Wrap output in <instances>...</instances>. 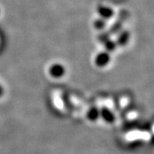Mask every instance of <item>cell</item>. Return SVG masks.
I'll return each instance as SVG.
<instances>
[{
    "label": "cell",
    "instance_id": "1",
    "mask_svg": "<svg viewBox=\"0 0 154 154\" xmlns=\"http://www.w3.org/2000/svg\"><path fill=\"white\" fill-rule=\"evenodd\" d=\"M66 67L61 63H53L49 66L48 69V73L50 77L55 79H60L66 74Z\"/></svg>",
    "mask_w": 154,
    "mask_h": 154
},
{
    "label": "cell",
    "instance_id": "6",
    "mask_svg": "<svg viewBox=\"0 0 154 154\" xmlns=\"http://www.w3.org/2000/svg\"><path fill=\"white\" fill-rule=\"evenodd\" d=\"M129 39H130V33L128 31H122L120 35L117 37L116 42L117 44V46H124V45H127Z\"/></svg>",
    "mask_w": 154,
    "mask_h": 154
},
{
    "label": "cell",
    "instance_id": "8",
    "mask_svg": "<svg viewBox=\"0 0 154 154\" xmlns=\"http://www.w3.org/2000/svg\"><path fill=\"white\" fill-rule=\"evenodd\" d=\"M94 27L97 30H103L106 27V20L102 18H98L93 22Z\"/></svg>",
    "mask_w": 154,
    "mask_h": 154
},
{
    "label": "cell",
    "instance_id": "5",
    "mask_svg": "<svg viewBox=\"0 0 154 154\" xmlns=\"http://www.w3.org/2000/svg\"><path fill=\"white\" fill-rule=\"evenodd\" d=\"M86 118L91 122H95L100 118V108L92 106L86 112Z\"/></svg>",
    "mask_w": 154,
    "mask_h": 154
},
{
    "label": "cell",
    "instance_id": "4",
    "mask_svg": "<svg viewBox=\"0 0 154 154\" xmlns=\"http://www.w3.org/2000/svg\"><path fill=\"white\" fill-rule=\"evenodd\" d=\"M97 13L102 19L109 20L112 18L114 15V10L110 6H104V5H100L97 7Z\"/></svg>",
    "mask_w": 154,
    "mask_h": 154
},
{
    "label": "cell",
    "instance_id": "7",
    "mask_svg": "<svg viewBox=\"0 0 154 154\" xmlns=\"http://www.w3.org/2000/svg\"><path fill=\"white\" fill-rule=\"evenodd\" d=\"M117 47V44L116 42V41H113V40H110V39H108L104 42V48H105V50L108 53H111L115 51Z\"/></svg>",
    "mask_w": 154,
    "mask_h": 154
},
{
    "label": "cell",
    "instance_id": "3",
    "mask_svg": "<svg viewBox=\"0 0 154 154\" xmlns=\"http://www.w3.org/2000/svg\"><path fill=\"white\" fill-rule=\"evenodd\" d=\"M100 118L103 120L106 123L111 125L116 120V116L111 109L107 106H103L100 109Z\"/></svg>",
    "mask_w": 154,
    "mask_h": 154
},
{
    "label": "cell",
    "instance_id": "9",
    "mask_svg": "<svg viewBox=\"0 0 154 154\" xmlns=\"http://www.w3.org/2000/svg\"><path fill=\"white\" fill-rule=\"evenodd\" d=\"M5 94V88H4L3 86L0 84V98L2 97Z\"/></svg>",
    "mask_w": 154,
    "mask_h": 154
},
{
    "label": "cell",
    "instance_id": "2",
    "mask_svg": "<svg viewBox=\"0 0 154 154\" xmlns=\"http://www.w3.org/2000/svg\"><path fill=\"white\" fill-rule=\"evenodd\" d=\"M110 60H111L110 53L104 50L96 54L94 59V63L100 68H104L109 64Z\"/></svg>",
    "mask_w": 154,
    "mask_h": 154
}]
</instances>
